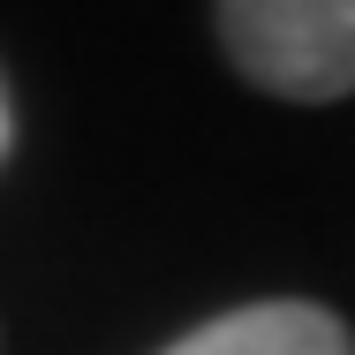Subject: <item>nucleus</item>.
I'll list each match as a JSON object with an SVG mask.
<instances>
[{"instance_id":"1","label":"nucleus","mask_w":355,"mask_h":355,"mask_svg":"<svg viewBox=\"0 0 355 355\" xmlns=\"http://www.w3.org/2000/svg\"><path fill=\"white\" fill-rule=\"evenodd\" d=\"M227 69L287 106L355 91V0H219Z\"/></svg>"},{"instance_id":"2","label":"nucleus","mask_w":355,"mask_h":355,"mask_svg":"<svg viewBox=\"0 0 355 355\" xmlns=\"http://www.w3.org/2000/svg\"><path fill=\"white\" fill-rule=\"evenodd\" d=\"M159 355H355V333L340 310L325 302H302V295H265V302H242L212 325L182 333L174 348Z\"/></svg>"},{"instance_id":"3","label":"nucleus","mask_w":355,"mask_h":355,"mask_svg":"<svg viewBox=\"0 0 355 355\" xmlns=\"http://www.w3.org/2000/svg\"><path fill=\"white\" fill-rule=\"evenodd\" d=\"M0 137H8V129H0Z\"/></svg>"}]
</instances>
